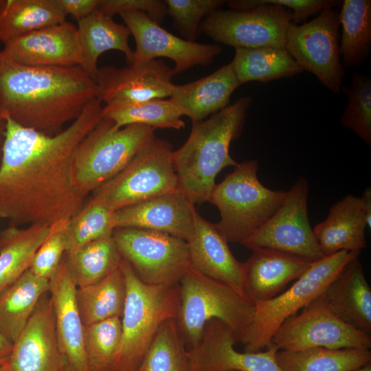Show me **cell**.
Here are the masks:
<instances>
[{"mask_svg": "<svg viewBox=\"0 0 371 371\" xmlns=\"http://www.w3.org/2000/svg\"><path fill=\"white\" fill-rule=\"evenodd\" d=\"M95 98L60 133L49 135L5 118L0 166V218L10 225L69 221L85 198L76 188L74 152L102 117Z\"/></svg>", "mask_w": 371, "mask_h": 371, "instance_id": "obj_1", "label": "cell"}, {"mask_svg": "<svg viewBox=\"0 0 371 371\" xmlns=\"http://www.w3.org/2000/svg\"><path fill=\"white\" fill-rule=\"evenodd\" d=\"M97 91L95 81L79 66H27L1 52L0 112L23 127L58 134L97 98Z\"/></svg>", "mask_w": 371, "mask_h": 371, "instance_id": "obj_2", "label": "cell"}, {"mask_svg": "<svg viewBox=\"0 0 371 371\" xmlns=\"http://www.w3.org/2000/svg\"><path fill=\"white\" fill-rule=\"evenodd\" d=\"M251 96H244L209 118L192 123L183 145L173 151L179 190L193 203L209 201L220 171L237 163L229 154L232 141L243 131Z\"/></svg>", "mask_w": 371, "mask_h": 371, "instance_id": "obj_3", "label": "cell"}, {"mask_svg": "<svg viewBox=\"0 0 371 371\" xmlns=\"http://www.w3.org/2000/svg\"><path fill=\"white\" fill-rule=\"evenodd\" d=\"M120 268L126 293L112 371H136L162 322L177 317L179 287L144 283L124 259Z\"/></svg>", "mask_w": 371, "mask_h": 371, "instance_id": "obj_4", "label": "cell"}, {"mask_svg": "<svg viewBox=\"0 0 371 371\" xmlns=\"http://www.w3.org/2000/svg\"><path fill=\"white\" fill-rule=\"evenodd\" d=\"M179 287V306L175 321L188 351L197 347L205 324L212 319L227 325L239 341L253 319L254 304L232 287L191 269Z\"/></svg>", "mask_w": 371, "mask_h": 371, "instance_id": "obj_5", "label": "cell"}, {"mask_svg": "<svg viewBox=\"0 0 371 371\" xmlns=\"http://www.w3.org/2000/svg\"><path fill=\"white\" fill-rule=\"evenodd\" d=\"M258 162L238 163L212 191L209 202L220 212L216 223L228 243H241L280 207L286 191L271 190L259 180Z\"/></svg>", "mask_w": 371, "mask_h": 371, "instance_id": "obj_6", "label": "cell"}, {"mask_svg": "<svg viewBox=\"0 0 371 371\" xmlns=\"http://www.w3.org/2000/svg\"><path fill=\"white\" fill-rule=\"evenodd\" d=\"M154 132L139 124L118 128L111 120L102 117L74 152V182L82 196L85 199L120 172L155 138Z\"/></svg>", "mask_w": 371, "mask_h": 371, "instance_id": "obj_7", "label": "cell"}, {"mask_svg": "<svg viewBox=\"0 0 371 371\" xmlns=\"http://www.w3.org/2000/svg\"><path fill=\"white\" fill-rule=\"evenodd\" d=\"M360 251H340L313 262L286 290L275 297L256 303L253 319L239 339L245 351L267 348L280 326L319 297Z\"/></svg>", "mask_w": 371, "mask_h": 371, "instance_id": "obj_8", "label": "cell"}, {"mask_svg": "<svg viewBox=\"0 0 371 371\" xmlns=\"http://www.w3.org/2000/svg\"><path fill=\"white\" fill-rule=\"evenodd\" d=\"M172 146L155 138L116 175L92 193L89 200L114 212L179 190Z\"/></svg>", "mask_w": 371, "mask_h": 371, "instance_id": "obj_9", "label": "cell"}, {"mask_svg": "<svg viewBox=\"0 0 371 371\" xmlns=\"http://www.w3.org/2000/svg\"><path fill=\"white\" fill-rule=\"evenodd\" d=\"M229 10L218 9L201 22L200 32L216 42L233 47H284L292 12L282 6L256 3L254 0L226 2Z\"/></svg>", "mask_w": 371, "mask_h": 371, "instance_id": "obj_10", "label": "cell"}, {"mask_svg": "<svg viewBox=\"0 0 371 371\" xmlns=\"http://www.w3.org/2000/svg\"><path fill=\"white\" fill-rule=\"evenodd\" d=\"M112 236L122 259L145 284H179L190 269L188 248L184 240L135 227L115 228Z\"/></svg>", "mask_w": 371, "mask_h": 371, "instance_id": "obj_11", "label": "cell"}, {"mask_svg": "<svg viewBox=\"0 0 371 371\" xmlns=\"http://www.w3.org/2000/svg\"><path fill=\"white\" fill-rule=\"evenodd\" d=\"M339 12L323 10L313 19L302 25L291 23L284 47L303 71L315 75L334 93L341 91L344 68L339 45Z\"/></svg>", "mask_w": 371, "mask_h": 371, "instance_id": "obj_12", "label": "cell"}, {"mask_svg": "<svg viewBox=\"0 0 371 371\" xmlns=\"http://www.w3.org/2000/svg\"><path fill=\"white\" fill-rule=\"evenodd\" d=\"M268 346L278 350L370 349L371 335L344 322L319 296L300 313L287 318L273 334Z\"/></svg>", "mask_w": 371, "mask_h": 371, "instance_id": "obj_13", "label": "cell"}, {"mask_svg": "<svg viewBox=\"0 0 371 371\" xmlns=\"http://www.w3.org/2000/svg\"><path fill=\"white\" fill-rule=\"evenodd\" d=\"M309 185L304 177L286 190L278 210L240 244L254 250L271 248L288 252L311 262L324 257L315 238L308 214Z\"/></svg>", "mask_w": 371, "mask_h": 371, "instance_id": "obj_14", "label": "cell"}, {"mask_svg": "<svg viewBox=\"0 0 371 371\" xmlns=\"http://www.w3.org/2000/svg\"><path fill=\"white\" fill-rule=\"evenodd\" d=\"M119 15L135 41L130 65L167 58L175 63L172 69L176 75L194 66H207L222 52L218 44H202L175 36L144 12H126Z\"/></svg>", "mask_w": 371, "mask_h": 371, "instance_id": "obj_15", "label": "cell"}, {"mask_svg": "<svg viewBox=\"0 0 371 371\" xmlns=\"http://www.w3.org/2000/svg\"><path fill=\"white\" fill-rule=\"evenodd\" d=\"M170 69L161 60L138 66L98 68L97 98L107 106H118L170 97L174 84Z\"/></svg>", "mask_w": 371, "mask_h": 371, "instance_id": "obj_16", "label": "cell"}, {"mask_svg": "<svg viewBox=\"0 0 371 371\" xmlns=\"http://www.w3.org/2000/svg\"><path fill=\"white\" fill-rule=\"evenodd\" d=\"M236 342L227 325L217 319L210 320L200 343L189 351L192 371H280L276 348L268 346L265 350L241 352L234 348Z\"/></svg>", "mask_w": 371, "mask_h": 371, "instance_id": "obj_17", "label": "cell"}, {"mask_svg": "<svg viewBox=\"0 0 371 371\" xmlns=\"http://www.w3.org/2000/svg\"><path fill=\"white\" fill-rule=\"evenodd\" d=\"M67 361L58 344L47 291L13 344L8 363L12 371H64Z\"/></svg>", "mask_w": 371, "mask_h": 371, "instance_id": "obj_18", "label": "cell"}, {"mask_svg": "<svg viewBox=\"0 0 371 371\" xmlns=\"http://www.w3.org/2000/svg\"><path fill=\"white\" fill-rule=\"evenodd\" d=\"M196 210L178 190L114 211V226L160 232L187 241L194 232Z\"/></svg>", "mask_w": 371, "mask_h": 371, "instance_id": "obj_19", "label": "cell"}, {"mask_svg": "<svg viewBox=\"0 0 371 371\" xmlns=\"http://www.w3.org/2000/svg\"><path fill=\"white\" fill-rule=\"evenodd\" d=\"M2 55L31 67H74L80 63L77 26L65 21L4 45Z\"/></svg>", "mask_w": 371, "mask_h": 371, "instance_id": "obj_20", "label": "cell"}, {"mask_svg": "<svg viewBox=\"0 0 371 371\" xmlns=\"http://www.w3.org/2000/svg\"><path fill=\"white\" fill-rule=\"evenodd\" d=\"M190 269L226 284L243 295V262L232 253L228 241L216 223L202 218L196 210L194 232L186 241Z\"/></svg>", "mask_w": 371, "mask_h": 371, "instance_id": "obj_21", "label": "cell"}, {"mask_svg": "<svg viewBox=\"0 0 371 371\" xmlns=\"http://www.w3.org/2000/svg\"><path fill=\"white\" fill-rule=\"evenodd\" d=\"M243 262V291L253 304L271 300L296 280L313 262L271 248H258Z\"/></svg>", "mask_w": 371, "mask_h": 371, "instance_id": "obj_22", "label": "cell"}, {"mask_svg": "<svg viewBox=\"0 0 371 371\" xmlns=\"http://www.w3.org/2000/svg\"><path fill=\"white\" fill-rule=\"evenodd\" d=\"M49 284L60 348L76 371H89L83 344L84 324L76 300L77 287L70 276L65 254Z\"/></svg>", "mask_w": 371, "mask_h": 371, "instance_id": "obj_23", "label": "cell"}, {"mask_svg": "<svg viewBox=\"0 0 371 371\" xmlns=\"http://www.w3.org/2000/svg\"><path fill=\"white\" fill-rule=\"evenodd\" d=\"M319 296L344 322L371 334V288L359 257L349 262Z\"/></svg>", "mask_w": 371, "mask_h": 371, "instance_id": "obj_24", "label": "cell"}, {"mask_svg": "<svg viewBox=\"0 0 371 371\" xmlns=\"http://www.w3.org/2000/svg\"><path fill=\"white\" fill-rule=\"evenodd\" d=\"M239 86L228 63L197 80L174 85L169 99L195 123L228 106L232 94Z\"/></svg>", "mask_w": 371, "mask_h": 371, "instance_id": "obj_25", "label": "cell"}, {"mask_svg": "<svg viewBox=\"0 0 371 371\" xmlns=\"http://www.w3.org/2000/svg\"><path fill=\"white\" fill-rule=\"evenodd\" d=\"M366 219L359 196H345L329 209L323 221L313 228L324 256L340 251H360L366 247Z\"/></svg>", "mask_w": 371, "mask_h": 371, "instance_id": "obj_26", "label": "cell"}, {"mask_svg": "<svg viewBox=\"0 0 371 371\" xmlns=\"http://www.w3.org/2000/svg\"><path fill=\"white\" fill-rule=\"evenodd\" d=\"M77 32L79 67L94 80L98 71V58L106 51H120L128 65L132 63L133 51L128 44L130 30L126 25L116 23L113 17L96 8L90 15L78 21Z\"/></svg>", "mask_w": 371, "mask_h": 371, "instance_id": "obj_27", "label": "cell"}, {"mask_svg": "<svg viewBox=\"0 0 371 371\" xmlns=\"http://www.w3.org/2000/svg\"><path fill=\"white\" fill-rule=\"evenodd\" d=\"M69 221L26 227L9 225L0 232V293L30 269L39 247Z\"/></svg>", "mask_w": 371, "mask_h": 371, "instance_id": "obj_28", "label": "cell"}, {"mask_svg": "<svg viewBox=\"0 0 371 371\" xmlns=\"http://www.w3.org/2000/svg\"><path fill=\"white\" fill-rule=\"evenodd\" d=\"M49 280L28 269L0 293V335L12 344L43 295L49 291Z\"/></svg>", "mask_w": 371, "mask_h": 371, "instance_id": "obj_29", "label": "cell"}, {"mask_svg": "<svg viewBox=\"0 0 371 371\" xmlns=\"http://www.w3.org/2000/svg\"><path fill=\"white\" fill-rule=\"evenodd\" d=\"M229 63L240 85L250 81L266 83L303 71L286 49L281 46L235 48L234 57Z\"/></svg>", "mask_w": 371, "mask_h": 371, "instance_id": "obj_30", "label": "cell"}, {"mask_svg": "<svg viewBox=\"0 0 371 371\" xmlns=\"http://www.w3.org/2000/svg\"><path fill=\"white\" fill-rule=\"evenodd\" d=\"M55 0H4L0 6L3 45L36 30L66 21Z\"/></svg>", "mask_w": 371, "mask_h": 371, "instance_id": "obj_31", "label": "cell"}, {"mask_svg": "<svg viewBox=\"0 0 371 371\" xmlns=\"http://www.w3.org/2000/svg\"><path fill=\"white\" fill-rule=\"evenodd\" d=\"M280 371H353L371 361L370 349L312 348L278 350Z\"/></svg>", "mask_w": 371, "mask_h": 371, "instance_id": "obj_32", "label": "cell"}, {"mask_svg": "<svg viewBox=\"0 0 371 371\" xmlns=\"http://www.w3.org/2000/svg\"><path fill=\"white\" fill-rule=\"evenodd\" d=\"M126 293L120 265L100 281L77 288L76 300L84 326L112 317L121 318Z\"/></svg>", "mask_w": 371, "mask_h": 371, "instance_id": "obj_33", "label": "cell"}, {"mask_svg": "<svg viewBox=\"0 0 371 371\" xmlns=\"http://www.w3.org/2000/svg\"><path fill=\"white\" fill-rule=\"evenodd\" d=\"M339 45L344 68L362 64L371 49V1L344 0L341 3Z\"/></svg>", "mask_w": 371, "mask_h": 371, "instance_id": "obj_34", "label": "cell"}, {"mask_svg": "<svg viewBox=\"0 0 371 371\" xmlns=\"http://www.w3.org/2000/svg\"><path fill=\"white\" fill-rule=\"evenodd\" d=\"M65 257L77 288L95 284L117 269L122 258L113 236L88 243Z\"/></svg>", "mask_w": 371, "mask_h": 371, "instance_id": "obj_35", "label": "cell"}, {"mask_svg": "<svg viewBox=\"0 0 371 371\" xmlns=\"http://www.w3.org/2000/svg\"><path fill=\"white\" fill-rule=\"evenodd\" d=\"M102 115L111 120L116 128L139 124L155 128L185 127L182 111L170 99H153L143 102L102 107Z\"/></svg>", "mask_w": 371, "mask_h": 371, "instance_id": "obj_36", "label": "cell"}, {"mask_svg": "<svg viewBox=\"0 0 371 371\" xmlns=\"http://www.w3.org/2000/svg\"><path fill=\"white\" fill-rule=\"evenodd\" d=\"M136 371H192L175 319L162 322Z\"/></svg>", "mask_w": 371, "mask_h": 371, "instance_id": "obj_37", "label": "cell"}, {"mask_svg": "<svg viewBox=\"0 0 371 371\" xmlns=\"http://www.w3.org/2000/svg\"><path fill=\"white\" fill-rule=\"evenodd\" d=\"M121 332L120 317L84 326L83 344L89 371H112Z\"/></svg>", "mask_w": 371, "mask_h": 371, "instance_id": "obj_38", "label": "cell"}, {"mask_svg": "<svg viewBox=\"0 0 371 371\" xmlns=\"http://www.w3.org/2000/svg\"><path fill=\"white\" fill-rule=\"evenodd\" d=\"M114 229L113 212L100 203L89 200L69 221L65 253L112 236Z\"/></svg>", "mask_w": 371, "mask_h": 371, "instance_id": "obj_39", "label": "cell"}, {"mask_svg": "<svg viewBox=\"0 0 371 371\" xmlns=\"http://www.w3.org/2000/svg\"><path fill=\"white\" fill-rule=\"evenodd\" d=\"M348 104L341 117V124L354 132L368 146H371V79L355 72L351 86H343Z\"/></svg>", "mask_w": 371, "mask_h": 371, "instance_id": "obj_40", "label": "cell"}, {"mask_svg": "<svg viewBox=\"0 0 371 371\" xmlns=\"http://www.w3.org/2000/svg\"><path fill=\"white\" fill-rule=\"evenodd\" d=\"M168 14L172 18L173 27L186 40L194 41L200 32L202 21L220 9L224 0H166Z\"/></svg>", "mask_w": 371, "mask_h": 371, "instance_id": "obj_41", "label": "cell"}, {"mask_svg": "<svg viewBox=\"0 0 371 371\" xmlns=\"http://www.w3.org/2000/svg\"><path fill=\"white\" fill-rule=\"evenodd\" d=\"M68 224L53 232L36 251L30 269L36 276L49 280L57 269L67 251Z\"/></svg>", "mask_w": 371, "mask_h": 371, "instance_id": "obj_42", "label": "cell"}, {"mask_svg": "<svg viewBox=\"0 0 371 371\" xmlns=\"http://www.w3.org/2000/svg\"><path fill=\"white\" fill-rule=\"evenodd\" d=\"M97 9L110 17L126 12H144L158 23L168 14L166 4L160 0H100Z\"/></svg>", "mask_w": 371, "mask_h": 371, "instance_id": "obj_43", "label": "cell"}, {"mask_svg": "<svg viewBox=\"0 0 371 371\" xmlns=\"http://www.w3.org/2000/svg\"><path fill=\"white\" fill-rule=\"evenodd\" d=\"M256 3L272 4L292 11V22L295 24L320 13L323 10L340 6L336 0H254Z\"/></svg>", "mask_w": 371, "mask_h": 371, "instance_id": "obj_44", "label": "cell"}, {"mask_svg": "<svg viewBox=\"0 0 371 371\" xmlns=\"http://www.w3.org/2000/svg\"><path fill=\"white\" fill-rule=\"evenodd\" d=\"M62 12L74 17L77 21L90 15L96 8L100 0H55Z\"/></svg>", "mask_w": 371, "mask_h": 371, "instance_id": "obj_45", "label": "cell"}, {"mask_svg": "<svg viewBox=\"0 0 371 371\" xmlns=\"http://www.w3.org/2000/svg\"><path fill=\"white\" fill-rule=\"evenodd\" d=\"M365 213L367 227L371 228V188L368 186L359 196Z\"/></svg>", "mask_w": 371, "mask_h": 371, "instance_id": "obj_46", "label": "cell"}, {"mask_svg": "<svg viewBox=\"0 0 371 371\" xmlns=\"http://www.w3.org/2000/svg\"><path fill=\"white\" fill-rule=\"evenodd\" d=\"M13 344L0 335V366L8 363Z\"/></svg>", "mask_w": 371, "mask_h": 371, "instance_id": "obj_47", "label": "cell"}, {"mask_svg": "<svg viewBox=\"0 0 371 371\" xmlns=\"http://www.w3.org/2000/svg\"><path fill=\"white\" fill-rule=\"evenodd\" d=\"M5 118L0 112V166L2 159L3 155V148L5 139Z\"/></svg>", "mask_w": 371, "mask_h": 371, "instance_id": "obj_48", "label": "cell"}, {"mask_svg": "<svg viewBox=\"0 0 371 371\" xmlns=\"http://www.w3.org/2000/svg\"><path fill=\"white\" fill-rule=\"evenodd\" d=\"M353 371H371V363H369L359 368H357Z\"/></svg>", "mask_w": 371, "mask_h": 371, "instance_id": "obj_49", "label": "cell"}, {"mask_svg": "<svg viewBox=\"0 0 371 371\" xmlns=\"http://www.w3.org/2000/svg\"><path fill=\"white\" fill-rule=\"evenodd\" d=\"M0 371H12L8 363H6L3 365L0 366Z\"/></svg>", "mask_w": 371, "mask_h": 371, "instance_id": "obj_50", "label": "cell"}, {"mask_svg": "<svg viewBox=\"0 0 371 371\" xmlns=\"http://www.w3.org/2000/svg\"><path fill=\"white\" fill-rule=\"evenodd\" d=\"M64 371H76L67 361Z\"/></svg>", "mask_w": 371, "mask_h": 371, "instance_id": "obj_51", "label": "cell"}, {"mask_svg": "<svg viewBox=\"0 0 371 371\" xmlns=\"http://www.w3.org/2000/svg\"><path fill=\"white\" fill-rule=\"evenodd\" d=\"M4 0H0V6L3 4Z\"/></svg>", "mask_w": 371, "mask_h": 371, "instance_id": "obj_52", "label": "cell"}, {"mask_svg": "<svg viewBox=\"0 0 371 371\" xmlns=\"http://www.w3.org/2000/svg\"><path fill=\"white\" fill-rule=\"evenodd\" d=\"M0 55H1V52H0Z\"/></svg>", "mask_w": 371, "mask_h": 371, "instance_id": "obj_53", "label": "cell"}]
</instances>
